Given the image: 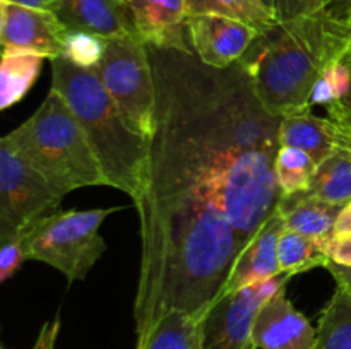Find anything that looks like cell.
<instances>
[{
	"mask_svg": "<svg viewBox=\"0 0 351 349\" xmlns=\"http://www.w3.org/2000/svg\"><path fill=\"white\" fill-rule=\"evenodd\" d=\"M154 115L141 221L137 337L165 313L201 318L283 194L274 173L283 116L267 112L239 64L147 47Z\"/></svg>",
	"mask_w": 351,
	"mask_h": 349,
	"instance_id": "cell-1",
	"label": "cell"
},
{
	"mask_svg": "<svg viewBox=\"0 0 351 349\" xmlns=\"http://www.w3.org/2000/svg\"><path fill=\"white\" fill-rule=\"evenodd\" d=\"M351 53V19L331 7L259 31L237 64L274 115L305 108L326 68Z\"/></svg>",
	"mask_w": 351,
	"mask_h": 349,
	"instance_id": "cell-2",
	"label": "cell"
},
{
	"mask_svg": "<svg viewBox=\"0 0 351 349\" xmlns=\"http://www.w3.org/2000/svg\"><path fill=\"white\" fill-rule=\"evenodd\" d=\"M50 62L51 89L74 112L106 183L129 195L137 207L146 192L149 137L141 135L127 123L93 68L77 67L62 57Z\"/></svg>",
	"mask_w": 351,
	"mask_h": 349,
	"instance_id": "cell-3",
	"label": "cell"
},
{
	"mask_svg": "<svg viewBox=\"0 0 351 349\" xmlns=\"http://www.w3.org/2000/svg\"><path fill=\"white\" fill-rule=\"evenodd\" d=\"M7 139L58 197L77 188L108 185L74 112L53 89Z\"/></svg>",
	"mask_w": 351,
	"mask_h": 349,
	"instance_id": "cell-4",
	"label": "cell"
},
{
	"mask_svg": "<svg viewBox=\"0 0 351 349\" xmlns=\"http://www.w3.org/2000/svg\"><path fill=\"white\" fill-rule=\"evenodd\" d=\"M122 207L53 211L26 231V257L60 270L69 281H82L106 250L99 226Z\"/></svg>",
	"mask_w": 351,
	"mask_h": 349,
	"instance_id": "cell-5",
	"label": "cell"
},
{
	"mask_svg": "<svg viewBox=\"0 0 351 349\" xmlns=\"http://www.w3.org/2000/svg\"><path fill=\"white\" fill-rule=\"evenodd\" d=\"M93 70L141 135L149 137L154 115V77L147 44L137 34L106 40L103 58Z\"/></svg>",
	"mask_w": 351,
	"mask_h": 349,
	"instance_id": "cell-6",
	"label": "cell"
},
{
	"mask_svg": "<svg viewBox=\"0 0 351 349\" xmlns=\"http://www.w3.org/2000/svg\"><path fill=\"white\" fill-rule=\"evenodd\" d=\"M58 197L5 137H0V243L57 211Z\"/></svg>",
	"mask_w": 351,
	"mask_h": 349,
	"instance_id": "cell-7",
	"label": "cell"
},
{
	"mask_svg": "<svg viewBox=\"0 0 351 349\" xmlns=\"http://www.w3.org/2000/svg\"><path fill=\"white\" fill-rule=\"evenodd\" d=\"M291 276L280 274L239 291L219 294L197 320L199 349H254L252 327L263 305L287 287Z\"/></svg>",
	"mask_w": 351,
	"mask_h": 349,
	"instance_id": "cell-8",
	"label": "cell"
},
{
	"mask_svg": "<svg viewBox=\"0 0 351 349\" xmlns=\"http://www.w3.org/2000/svg\"><path fill=\"white\" fill-rule=\"evenodd\" d=\"M192 53L209 67L226 68L243 57L259 29L242 21L216 14H195L185 24Z\"/></svg>",
	"mask_w": 351,
	"mask_h": 349,
	"instance_id": "cell-9",
	"label": "cell"
},
{
	"mask_svg": "<svg viewBox=\"0 0 351 349\" xmlns=\"http://www.w3.org/2000/svg\"><path fill=\"white\" fill-rule=\"evenodd\" d=\"M317 328L293 307L287 287L271 296L252 327L254 349H315Z\"/></svg>",
	"mask_w": 351,
	"mask_h": 349,
	"instance_id": "cell-10",
	"label": "cell"
},
{
	"mask_svg": "<svg viewBox=\"0 0 351 349\" xmlns=\"http://www.w3.org/2000/svg\"><path fill=\"white\" fill-rule=\"evenodd\" d=\"M67 31L50 9H34L7 2L2 50L31 51L53 60L62 57Z\"/></svg>",
	"mask_w": 351,
	"mask_h": 349,
	"instance_id": "cell-11",
	"label": "cell"
},
{
	"mask_svg": "<svg viewBox=\"0 0 351 349\" xmlns=\"http://www.w3.org/2000/svg\"><path fill=\"white\" fill-rule=\"evenodd\" d=\"M134 31L147 47L192 53L187 41V0H122Z\"/></svg>",
	"mask_w": 351,
	"mask_h": 349,
	"instance_id": "cell-12",
	"label": "cell"
},
{
	"mask_svg": "<svg viewBox=\"0 0 351 349\" xmlns=\"http://www.w3.org/2000/svg\"><path fill=\"white\" fill-rule=\"evenodd\" d=\"M283 229V216L276 209L274 214L261 226L252 242L242 250L232 272H230L221 294L239 291L242 287L261 283V281L280 276L281 269L280 260H278V240H280Z\"/></svg>",
	"mask_w": 351,
	"mask_h": 349,
	"instance_id": "cell-13",
	"label": "cell"
},
{
	"mask_svg": "<svg viewBox=\"0 0 351 349\" xmlns=\"http://www.w3.org/2000/svg\"><path fill=\"white\" fill-rule=\"evenodd\" d=\"M50 10L67 29L88 31L106 40L136 34L122 0H53Z\"/></svg>",
	"mask_w": 351,
	"mask_h": 349,
	"instance_id": "cell-14",
	"label": "cell"
},
{
	"mask_svg": "<svg viewBox=\"0 0 351 349\" xmlns=\"http://www.w3.org/2000/svg\"><path fill=\"white\" fill-rule=\"evenodd\" d=\"M280 144L295 147L321 164L338 146L336 129L329 118H321L312 112L311 106L283 115L280 123Z\"/></svg>",
	"mask_w": 351,
	"mask_h": 349,
	"instance_id": "cell-15",
	"label": "cell"
},
{
	"mask_svg": "<svg viewBox=\"0 0 351 349\" xmlns=\"http://www.w3.org/2000/svg\"><path fill=\"white\" fill-rule=\"evenodd\" d=\"M343 207L345 205L329 204L308 197L305 192H298L281 198L278 211L283 216L285 228L312 238L328 240L329 236H332L335 224Z\"/></svg>",
	"mask_w": 351,
	"mask_h": 349,
	"instance_id": "cell-16",
	"label": "cell"
},
{
	"mask_svg": "<svg viewBox=\"0 0 351 349\" xmlns=\"http://www.w3.org/2000/svg\"><path fill=\"white\" fill-rule=\"evenodd\" d=\"M45 57L31 51L0 53V112L19 103L29 92L43 68Z\"/></svg>",
	"mask_w": 351,
	"mask_h": 349,
	"instance_id": "cell-17",
	"label": "cell"
},
{
	"mask_svg": "<svg viewBox=\"0 0 351 349\" xmlns=\"http://www.w3.org/2000/svg\"><path fill=\"white\" fill-rule=\"evenodd\" d=\"M308 197L336 205L351 202V153L343 146L336 149L315 168L311 185L305 190Z\"/></svg>",
	"mask_w": 351,
	"mask_h": 349,
	"instance_id": "cell-18",
	"label": "cell"
},
{
	"mask_svg": "<svg viewBox=\"0 0 351 349\" xmlns=\"http://www.w3.org/2000/svg\"><path fill=\"white\" fill-rule=\"evenodd\" d=\"M136 349H199L197 318L180 310L168 311L137 337Z\"/></svg>",
	"mask_w": 351,
	"mask_h": 349,
	"instance_id": "cell-19",
	"label": "cell"
},
{
	"mask_svg": "<svg viewBox=\"0 0 351 349\" xmlns=\"http://www.w3.org/2000/svg\"><path fill=\"white\" fill-rule=\"evenodd\" d=\"M278 260L281 274L293 277L314 267H326L329 257L326 253V240L312 238L293 229L285 228L278 240Z\"/></svg>",
	"mask_w": 351,
	"mask_h": 349,
	"instance_id": "cell-20",
	"label": "cell"
},
{
	"mask_svg": "<svg viewBox=\"0 0 351 349\" xmlns=\"http://www.w3.org/2000/svg\"><path fill=\"white\" fill-rule=\"evenodd\" d=\"M315 349H351V294L341 287L322 310Z\"/></svg>",
	"mask_w": 351,
	"mask_h": 349,
	"instance_id": "cell-21",
	"label": "cell"
},
{
	"mask_svg": "<svg viewBox=\"0 0 351 349\" xmlns=\"http://www.w3.org/2000/svg\"><path fill=\"white\" fill-rule=\"evenodd\" d=\"M189 16L195 14H216L232 17L250 24L259 31L276 24L274 17L267 12L263 0H187Z\"/></svg>",
	"mask_w": 351,
	"mask_h": 349,
	"instance_id": "cell-22",
	"label": "cell"
},
{
	"mask_svg": "<svg viewBox=\"0 0 351 349\" xmlns=\"http://www.w3.org/2000/svg\"><path fill=\"white\" fill-rule=\"evenodd\" d=\"M317 164L307 153L295 147L281 146L274 161V173L283 197L305 192L311 185Z\"/></svg>",
	"mask_w": 351,
	"mask_h": 349,
	"instance_id": "cell-23",
	"label": "cell"
},
{
	"mask_svg": "<svg viewBox=\"0 0 351 349\" xmlns=\"http://www.w3.org/2000/svg\"><path fill=\"white\" fill-rule=\"evenodd\" d=\"M106 50V38L88 31L69 29L64 38L62 58L82 68H95Z\"/></svg>",
	"mask_w": 351,
	"mask_h": 349,
	"instance_id": "cell-24",
	"label": "cell"
},
{
	"mask_svg": "<svg viewBox=\"0 0 351 349\" xmlns=\"http://www.w3.org/2000/svg\"><path fill=\"white\" fill-rule=\"evenodd\" d=\"M332 2L335 0H263L264 7L276 23H287L297 17L319 12L326 7H331Z\"/></svg>",
	"mask_w": 351,
	"mask_h": 349,
	"instance_id": "cell-25",
	"label": "cell"
},
{
	"mask_svg": "<svg viewBox=\"0 0 351 349\" xmlns=\"http://www.w3.org/2000/svg\"><path fill=\"white\" fill-rule=\"evenodd\" d=\"M24 236H26V231L0 243V284L10 279L19 270L24 260H27L26 250H24Z\"/></svg>",
	"mask_w": 351,
	"mask_h": 349,
	"instance_id": "cell-26",
	"label": "cell"
},
{
	"mask_svg": "<svg viewBox=\"0 0 351 349\" xmlns=\"http://www.w3.org/2000/svg\"><path fill=\"white\" fill-rule=\"evenodd\" d=\"M326 109H328V118L336 129L338 146H343L351 153V103L346 99H338L326 106Z\"/></svg>",
	"mask_w": 351,
	"mask_h": 349,
	"instance_id": "cell-27",
	"label": "cell"
},
{
	"mask_svg": "<svg viewBox=\"0 0 351 349\" xmlns=\"http://www.w3.org/2000/svg\"><path fill=\"white\" fill-rule=\"evenodd\" d=\"M326 75L331 81L332 88H335L336 98L346 99L351 91V67L348 62L341 60L332 64L331 67L326 68Z\"/></svg>",
	"mask_w": 351,
	"mask_h": 349,
	"instance_id": "cell-28",
	"label": "cell"
},
{
	"mask_svg": "<svg viewBox=\"0 0 351 349\" xmlns=\"http://www.w3.org/2000/svg\"><path fill=\"white\" fill-rule=\"evenodd\" d=\"M326 253L331 262L351 267V236H329L326 240Z\"/></svg>",
	"mask_w": 351,
	"mask_h": 349,
	"instance_id": "cell-29",
	"label": "cell"
},
{
	"mask_svg": "<svg viewBox=\"0 0 351 349\" xmlns=\"http://www.w3.org/2000/svg\"><path fill=\"white\" fill-rule=\"evenodd\" d=\"M335 101H338V98H336L335 88H332L331 81H329V77L326 75V70H324V74H322L321 77L315 81L314 88H312L311 96H308V105L311 106H314V105L329 106L331 103H335Z\"/></svg>",
	"mask_w": 351,
	"mask_h": 349,
	"instance_id": "cell-30",
	"label": "cell"
},
{
	"mask_svg": "<svg viewBox=\"0 0 351 349\" xmlns=\"http://www.w3.org/2000/svg\"><path fill=\"white\" fill-rule=\"evenodd\" d=\"M58 331H60V317H55L51 322L41 327L40 334H38L36 342H34L33 349H55V342H57Z\"/></svg>",
	"mask_w": 351,
	"mask_h": 349,
	"instance_id": "cell-31",
	"label": "cell"
},
{
	"mask_svg": "<svg viewBox=\"0 0 351 349\" xmlns=\"http://www.w3.org/2000/svg\"><path fill=\"white\" fill-rule=\"evenodd\" d=\"M326 269H328L329 274L335 277L338 287H341V289H345L346 293L351 294V267L339 266V263L331 262V260H329V263L326 266Z\"/></svg>",
	"mask_w": 351,
	"mask_h": 349,
	"instance_id": "cell-32",
	"label": "cell"
},
{
	"mask_svg": "<svg viewBox=\"0 0 351 349\" xmlns=\"http://www.w3.org/2000/svg\"><path fill=\"white\" fill-rule=\"evenodd\" d=\"M332 235L351 236V202H348V204L343 207V211L339 212Z\"/></svg>",
	"mask_w": 351,
	"mask_h": 349,
	"instance_id": "cell-33",
	"label": "cell"
},
{
	"mask_svg": "<svg viewBox=\"0 0 351 349\" xmlns=\"http://www.w3.org/2000/svg\"><path fill=\"white\" fill-rule=\"evenodd\" d=\"M5 2L24 7H34V9H50L53 0H5Z\"/></svg>",
	"mask_w": 351,
	"mask_h": 349,
	"instance_id": "cell-34",
	"label": "cell"
},
{
	"mask_svg": "<svg viewBox=\"0 0 351 349\" xmlns=\"http://www.w3.org/2000/svg\"><path fill=\"white\" fill-rule=\"evenodd\" d=\"M5 19H7V2L0 0V51H2V38L3 29H5Z\"/></svg>",
	"mask_w": 351,
	"mask_h": 349,
	"instance_id": "cell-35",
	"label": "cell"
},
{
	"mask_svg": "<svg viewBox=\"0 0 351 349\" xmlns=\"http://www.w3.org/2000/svg\"><path fill=\"white\" fill-rule=\"evenodd\" d=\"M345 60H346V62H348V65H350V67H351V53L348 55V57H346V58H345ZM346 101H350V103H351V91H350L348 98H346Z\"/></svg>",
	"mask_w": 351,
	"mask_h": 349,
	"instance_id": "cell-36",
	"label": "cell"
},
{
	"mask_svg": "<svg viewBox=\"0 0 351 349\" xmlns=\"http://www.w3.org/2000/svg\"><path fill=\"white\" fill-rule=\"evenodd\" d=\"M348 16H350V19H351V2H350V7H348Z\"/></svg>",
	"mask_w": 351,
	"mask_h": 349,
	"instance_id": "cell-37",
	"label": "cell"
},
{
	"mask_svg": "<svg viewBox=\"0 0 351 349\" xmlns=\"http://www.w3.org/2000/svg\"><path fill=\"white\" fill-rule=\"evenodd\" d=\"M0 349H5V348H2V346H0Z\"/></svg>",
	"mask_w": 351,
	"mask_h": 349,
	"instance_id": "cell-38",
	"label": "cell"
}]
</instances>
